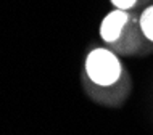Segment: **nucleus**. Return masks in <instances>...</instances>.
I'll use <instances>...</instances> for the list:
<instances>
[{"label": "nucleus", "instance_id": "obj_3", "mask_svg": "<svg viewBox=\"0 0 153 135\" xmlns=\"http://www.w3.org/2000/svg\"><path fill=\"white\" fill-rule=\"evenodd\" d=\"M129 19H131V16L127 15V11L121 10V8L108 13L105 16V19L102 21V26H100L102 39L106 44H113L114 40H118L119 35L123 34L126 24L129 23Z\"/></svg>", "mask_w": 153, "mask_h": 135}, {"label": "nucleus", "instance_id": "obj_5", "mask_svg": "<svg viewBox=\"0 0 153 135\" xmlns=\"http://www.w3.org/2000/svg\"><path fill=\"white\" fill-rule=\"evenodd\" d=\"M111 3L116 8H121V10H129L137 3V0H111Z\"/></svg>", "mask_w": 153, "mask_h": 135}, {"label": "nucleus", "instance_id": "obj_4", "mask_svg": "<svg viewBox=\"0 0 153 135\" xmlns=\"http://www.w3.org/2000/svg\"><path fill=\"white\" fill-rule=\"evenodd\" d=\"M140 27H142L145 37L153 42V5L145 8V11L140 16Z\"/></svg>", "mask_w": 153, "mask_h": 135}, {"label": "nucleus", "instance_id": "obj_1", "mask_svg": "<svg viewBox=\"0 0 153 135\" xmlns=\"http://www.w3.org/2000/svg\"><path fill=\"white\" fill-rule=\"evenodd\" d=\"M85 72L94 84L105 87L118 82L124 71L113 52L105 48H95L87 55Z\"/></svg>", "mask_w": 153, "mask_h": 135}, {"label": "nucleus", "instance_id": "obj_2", "mask_svg": "<svg viewBox=\"0 0 153 135\" xmlns=\"http://www.w3.org/2000/svg\"><path fill=\"white\" fill-rule=\"evenodd\" d=\"M142 35H145V34H143L142 27H140V21L135 23L131 18L129 23L124 27L123 34L119 35V39L114 40L111 45H113L114 50L123 53V55H131V53L139 52L140 45H142Z\"/></svg>", "mask_w": 153, "mask_h": 135}]
</instances>
